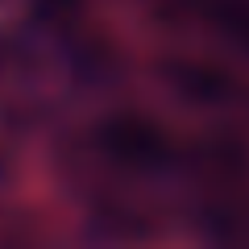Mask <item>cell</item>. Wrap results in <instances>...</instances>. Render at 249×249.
I'll return each mask as SVG.
<instances>
[{
  "mask_svg": "<svg viewBox=\"0 0 249 249\" xmlns=\"http://www.w3.org/2000/svg\"><path fill=\"white\" fill-rule=\"evenodd\" d=\"M96 154H104L108 162L124 170H158L175 158V142L166 137V129L145 116H108L96 129Z\"/></svg>",
  "mask_w": 249,
  "mask_h": 249,
  "instance_id": "cell-1",
  "label": "cell"
},
{
  "mask_svg": "<svg viewBox=\"0 0 249 249\" xmlns=\"http://www.w3.org/2000/svg\"><path fill=\"white\" fill-rule=\"evenodd\" d=\"M183 13L224 42L249 50V0H183Z\"/></svg>",
  "mask_w": 249,
  "mask_h": 249,
  "instance_id": "cell-2",
  "label": "cell"
},
{
  "mask_svg": "<svg viewBox=\"0 0 249 249\" xmlns=\"http://www.w3.org/2000/svg\"><path fill=\"white\" fill-rule=\"evenodd\" d=\"M162 79L166 88H175L187 100H229L232 96V79L208 62H191V58H175L162 62Z\"/></svg>",
  "mask_w": 249,
  "mask_h": 249,
  "instance_id": "cell-3",
  "label": "cell"
},
{
  "mask_svg": "<svg viewBox=\"0 0 249 249\" xmlns=\"http://www.w3.org/2000/svg\"><path fill=\"white\" fill-rule=\"evenodd\" d=\"M83 0H37V9H42V17H58V21H71L75 13H79Z\"/></svg>",
  "mask_w": 249,
  "mask_h": 249,
  "instance_id": "cell-4",
  "label": "cell"
},
{
  "mask_svg": "<svg viewBox=\"0 0 249 249\" xmlns=\"http://www.w3.org/2000/svg\"><path fill=\"white\" fill-rule=\"evenodd\" d=\"M0 4H9V0H0Z\"/></svg>",
  "mask_w": 249,
  "mask_h": 249,
  "instance_id": "cell-5",
  "label": "cell"
}]
</instances>
